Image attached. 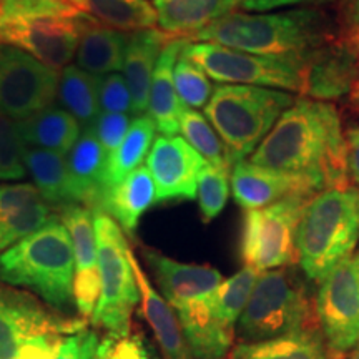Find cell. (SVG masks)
<instances>
[{
	"label": "cell",
	"instance_id": "cell-38",
	"mask_svg": "<svg viewBox=\"0 0 359 359\" xmlns=\"http://www.w3.org/2000/svg\"><path fill=\"white\" fill-rule=\"evenodd\" d=\"M79 13L69 0H2L0 2V24L52 19V17H77Z\"/></svg>",
	"mask_w": 359,
	"mask_h": 359
},
{
	"label": "cell",
	"instance_id": "cell-37",
	"mask_svg": "<svg viewBox=\"0 0 359 359\" xmlns=\"http://www.w3.org/2000/svg\"><path fill=\"white\" fill-rule=\"evenodd\" d=\"M175 90L180 102L190 109H205L213 95L215 87L210 79L195 64L180 55L173 70Z\"/></svg>",
	"mask_w": 359,
	"mask_h": 359
},
{
	"label": "cell",
	"instance_id": "cell-24",
	"mask_svg": "<svg viewBox=\"0 0 359 359\" xmlns=\"http://www.w3.org/2000/svg\"><path fill=\"white\" fill-rule=\"evenodd\" d=\"M155 203L156 193L154 180L147 167L142 165L122 182L103 191L97 212L109 215L128 236H133L142 215Z\"/></svg>",
	"mask_w": 359,
	"mask_h": 359
},
{
	"label": "cell",
	"instance_id": "cell-29",
	"mask_svg": "<svg viewBox=\"0 0 359 359\" xmlns=\"http://www.w3.org/2000/svg\"><path fill=\"white\" fill-rule=\"evenodd\" d=\"M228 359H333L320 330H306L278 338L238 343Z\"/></svg>",
	"mask_w": 359,
	"mask_h": 359
},
{
	"label": "cell",
	"instance_id": "cell-27",
	"mask_svg": "<svg viewBox=\"0 0 359 359\" xmlns=\"http://www.w3.org/2000/svg\"><path fill=\"white\" fill-rule=\"evenodd\" d=\"M24 165L27 173L32 177L34 187L50 208L64 210L82 205L64 155L42 148L25 147Z\"/></svg>",
	"mask_w": 359,
	"mask_h": 359
},
{
	"label": "cell",
	"instance_id": "cell-20",
	"mask_svg": "<svg viewBox=\"0 0 359 359\" xmlns=\"http://www.w3.org/2000/svg\"><path fill=\"white\" fill-rule=\"evenodd\" d=\"M172 39L173 37L161 32L156 27L127 34L122 75L130 88V95H132L133 115H145L156 62H158L163 47Z\"/></svg>",
	"mask_w": 359,
	"mask_h": 359
},
{
	"label": "cell",
	"instance_id": "cell-22",
	"mask_svg": "<svg viewBox=\"0 0 359 359\" xmlns=\"http://www.w3.org/2000/svg\"><path fill=\"white\" fill-rule=\"evenodd\" d=\"M79 29L80 37L75 52L79 69L95 77L122 72L127 32L98 24L82 12L79 15Z\"/></svg>",
	"mask_w": 359,
	"mask_h": 359
},
{
	"label": "cell",
	"instance_id": "cell-45",
	"mask_svg": "<svg viewBox=\"0 0 359 359\" xmlns=\"http://www.w3.org/2000/svg\"><path fill=\"white\" fill-rule=\"evenodd\" d=\"M346 135V165L349 183L359 188V127H353L344 132Z\"/></svg>",
	"mask_w": 359,
	"mask_h": 359
},
{
	"label": "cell",
	"instance_id": "cell-42",
	"mask_svg": "<svg viewBox=\"0 0 359 359\" xmlns=\"http://www.w3.org/2000/svg\"><path fill=\"white\" fill-rule=\"evenodd\" d=\"M97 359H154L148 353L140 334L111 336L102 341L97 351Z\"/></svg>",
	"mask_w": 359,
	"mask_h": 359
},
{
	"label": "cell",
	"instance_id": "cell-31",
	"mask_svg": "<svg viewBox=\"0 0 359 359\" xmlns=\"http://www.w3.org/2000/svg\"><path fill=\"white\" fill-rule=\"evenodd\" d=\"M57 97L64 110L82 125V130L93 127L102 114L98 102V77L79 69L77 65H67L60 70Z\"/></svg>",
	"mask_w": 359,
	"mask_h": 359
},
{
	"label": "cell",
	"instance_id": "cell-7",
	"mask_svg": "<svg viewBox=\"0 0 359 359\" xmlns=\"http://www.w3.org/2000/svg\"><path fill=\"white\" fill-rule=\"evenodd\" d=\"M95 238L100 271V298L92 325L111 336H127L132 330V313L140 304V290L130 263V245L123 230L107 213L95 212Z\"/></svg>",
	"mask_w": 359,
	"mask_h": 359
},
{
	"label": "cell",
	"instance_id": "cell-49",
	"mask_svg": "<svg viewBox=\"0 0 359 359\" xmlns=\"http://www.w3.org/2000/svg\"><path fill=\"white\" fill-rule=\"evenodd\" d=\"M0 2H2V0H0Z\"/></svg>",
	"mask_w": 359,
	"mask_h": 359
},
{
	"label": "cell",
	"instance_id": "cell-15",
	"mask_svg": "<svg viewBox=\"0 0 359 359\" xmlns=\"http://www.w3.org/2000/svg\"><path fill=\"white\" fill-rule=\"evenodd\" d=\"M79 15L0 24V43L20 48L57 70L65 69L77 52Z\"/></svg>",
	"mask_w": 359,
	"mask_h": 359
},
{
	"label": "cell",
	"instance_id": "cell-2",
	"mask_svg": "<svg viewBox=\"0 0 359 359\" xmlns=\"http://www.w3.org/2000/svg\"><path fill=\"white\" fill-rule=\"evenodd\" d=\"M336 32V24L316 7L283 12H231L193 35V42H210L266 57L304 60L309 52Z\"/></svg>",
	"mask_w": 359,
	"mask_h": 359
},
{
	"label": "cell",
	"instance_id": "cell-18",
	"mask_svg": "<svg viewBox=\"0 0 359 359\" xmlns=\"http://www.w3.org/2000/svg\"><path fill=\"white\" fill-rule=\"evenodd\" d=\"M230 185L233 198L245 212L264 208L290 196H313L323 191L321 187L306 175L275 172L253 165L250 160L233 165Z\"/></svg>",
	"mask_w": 359,
	"mask_h": 359
},
{
	"label": "cell",
	"instance_id": "cell-21",
	"mask_svg": "<svg viewBox=\"0 0 359 359\" xmlns=\"http://www.w3.org/2000/svg\"><path fill=\"white\" fill-rule=\"evenodd\" d=\"M128 257L135 278H137L138 290H140L142 313L150 325L151 331H154L156 341H158L163 359H193L175 309L154 288L137 257L133 255L132 248L128 251Z\"/></svg>",
	"mask_w": 359,
	"mask_h": 359
},
{
	"label": "cell",
	"instance_id": "cell-28",
	"mask_svg": "<svg viewBox=\"0 0 359 359\" xmlns=\"http://www.w3.org/2000/svg\"><path fill=\"white\" fill-rule=\"evenodd\" d=\"M15 125L24 147L42 148L64 156L70 154L82 133V125L75 116L53 105Z\"/></svg>",
	"mask_w": 359,
	"mask_h": 359
},
{
	"label": "cell",
	"instance_id": "cell-36",
	"mask_svg": "<svg viewBox=\"0 0 359 359\" xmlns=\"http://www.w3.org/2000/svg\"><path fill=\"white\" fill-rule=\"evenodd\" d=\"M230 167H219L206 161L196 187L200 213L203 223L213 222L223 212L230 196Z\"/></svg>",
	"mask_w": 359,
	"mask_h": 359
},
{
	"label": "cell",
	"instance_id": "cell-41",
	"mask_svg": "<svg viewBox=\"0 0 359 359\" xmlns=\"http://www.w3.org/2000/svg\"><path fill=\"white\" fill-rule=\"evenodd\" d=\"M130 123H132V120L127 114H100L95 125H93V132H95L103 148V154L107 156V168H109V163L114 158L118 147L122 145Z\"/></svg>",
	"mask_w": 359,
	"mask_h": 359
},
{
	"label": "cell",
	"instance_id": "cell-5",
	"mask_svg": "<svg viewBox=\"0 0 359 359\" xmlns=\"http://www.w3.org/2000/svg\"><path fill=\"white\" fill-rule=\"evenodd\" d=\"M294 100V93L275 88L251 85L215 87L203 115L223 142L230 167L253 155Z\"/></svg>",
	"mask_w": 359,
	"mask_h": 359
},
{
	"label": "cell",
	"instance_id": "cell-39",
	"mask_svg": "<svg viewBox=\"0 0 359 359\" xmlns=\"http://www.w3.org/2000/svg\"><path fill=\"white\" fill-rule=\"evenodd\" d=\"M24 151L25 147L17 132L15 122L0 114V182L25 178Z\"/></svg>",
	"mask_w": 359,
	"mask_h": 359
},
{
	"label": "cell",
	"instance_id": "cell-11",
	"mask_svg": "<svg viewBox=\"0 0 359 359\" xmlns=\"http://www.w3.org/2000/svg\"><path fill=\"white\" fill-rule=\"evenodd\" d=\"M314 306L320 333L333 359L359 346V251L320 283Z\"/></svg>",
	"mask_w": 359,
	"mask_h": 359
},
{
	"label": "cell",
	"instance_id": "cell-8",
	"mask_svg": "<svg viewBox=\"0 0 359 359\" xmlns=\"http://www.w3.org/2000/svg\"><path fill=\"white\" fill-rule=\"evenodd\" d=\"M183 58L195 64L219 85H251L299 93L303 62L293 57H266L235 50L223 45L188 40Z\"/></svg>",
	"mask_w": 359,
	"mask_h": 359
},
{
	"label": "cell",
	"instance_id": "cell-19",
	"mask_svg": "<svg viewBox=\"0 0 359 359\" xmlns=\"http://www.w3.org/2000/svg\"><path fill=\"white\" fill-rule=\"evenodd\" d=\"M53 215L32 183H0V253L43 226Z\"/></svg>",
	"mask_w": 359,
	"mask_h": 359
},
{
	"label": "cell",
	"instance_id": "cell-44",
	"mask_svg": "<svg viewBox=\"0 0 359 359\" xmlns=\"http://www.w3.org/2000/svg\"><path fill=\"white\" fill-rule=\"evenodd\" d=\"M334 2V0H243L241 2V8L246 12H269L275 8H285V7H299V6H320V4Z\"/></svg>",
	"mask_w": 359,
	"mask_h": 359
},
{
	"label": "cell",
	"instance_id": "cell-16",
	"mask_svg": "<svg viewBox=\"0 0 359 359\" xmlns=\"http://www.w3.org/2000/svg\"><path fill=\"white\" fill-rule=\"evenodd\" d=\"M142 253L154 271L161 296L175 311L210 302L223 281L222 273L208 264L180 263L147 246Z\"/></svg>",
	"mask_w": 359,
	"mask_h": 359
},
{
	"label": "cell",
	"instance_id": "cell-40",
	"mask_svg": "<svg viewBox=\"0 0 359 359\" xmlns=\"http://www.w3.org/2000/svg\"><path fill=\"white\" fill-rule=\"evenodd\" d=\"M98 102L102 114H130L132 95L120 72L98 77Z\"/></svg>",
	"mask_w": 359,
	"mask_h": 359
},
{
	"label": "cell",
	"instance_id": "cell-1",
	"mask_svg": "<svg viewBox=\"0 0 359 359\" xmlns=\"http://www.w3.org/2000/svg\"><path fill=\"white\" fill-rule=\"evenodd\" d=\"M346 130L333 103L296 97L250 161L281 173L306 175L321 190L348 188Z\"/></svg>",
	"mask_w": 359,
	"mask_h": 359
},
{
	"label": "cell",
	"instance_id": "cell-6",
	"mask_svg": "<svg viewBox=\"0 0 359 359\" xmlns=\"http://www.w3.org/2000/svg\"><path fill=\"white\" fill-rule=\"evenodd\" d=\"M306 330H320L314 299L302 278L288 268L259 273L236 323L240 343H257Z\"/></svg>",
	"mask_w": 359,
	"mask_h": 359
},
{
	"label": "cell",
	"instance_id": "cell-34",
	"mask_svg": "<svg viewBox=\"0 0 359 359\" xmlns=\"http://www.w3.org/2000/svg\"><path fill=\"white\" fill-rule=\"evenodd\" d=\"M98 346L100 339L97 331L82 327L72 334L34 344L17 359H97Z\"/></svg>",
	"mask_w": 359,
	"mask_h": 359
},
{
	"label": "cell",
	"instance_id": "cell-43",
	"mask_svg": "<svg viewBox=\"0 0 359 359\" xmlns=\"http://www.w3.org/2000/svg\"><path fill=\"white\" fill-rule=\"evenodd\" d=\"M336 32L359 39V0H338Z\"/></svg>",
	"mask_w": 359,
	"mask_h": 359
},
{
	"label": "cell",
	"instance_id": "cell-32",
	"mask_svg": "<svg viewBox=\"0 0 359 359\" xmlns=\"http://www.w3.org/2000/svg\"><path fill=\"white\" fill-rule=\"evenodd\" d=\"M155 133L156 127L150 120V116H135L122 145L118 147V150L109 163V168H107L105 190L115 183L122 182L125 177H128L130 173L142 167L143 160L150 154V148L156 138Z\"/></svg>",
	"mask_w": 359,
	"mask_h": 359
},
{
	"label": "cell",
	"instance_id": "cell-25",
	"mask_svg": "<svg viewBox=\"0 0 359 359\" xmlns=\"http://www.w3.org/2000/svg\"><path fill=\"white\" fill-rule=\"evenodd\" d=\"M188 40L190 39L178 37L168 40L155 67L150 95H148L147 116H150L161 135H178L180 132V115H182L183 103L180 102L175 90L173 70Z\"/></svg>",
	"mask_w": 359,
	"mask_h": 359
},
{
	"label": "cell",
	"instance_id": "cell-13",
	"mask_svg": "<svg viewBox=\"0 0 359 359\" xmlns=\"http://www.w3.org/2000/svg\"><path fill=\"white\" fill-rule=\"evenodd\" d=\"M359 82V39L334 32L304 58L299 97L341 102Z\"/></svg>",
	"mask_w": 359,
	"mask_h": 359
},
{
	"label": "cell",
	"instance_id": "cell-23",
	"mask_svg": "<svg viewBox=\"0 0 359 359\" xmlns=\"http://www.w3.org/2000/svg\"><path fill=\"white\" fill-rule=\"evenodd\" d=\"M243 0H154L156 29L173 39H190L205 27L235 12Z\"/></svg>",
	"mask_w": 359,
	"mask_h": 359
},
{
	"label": "cell",
	"instance_id": "cell-33",
	"mask_svg": "<svg viewBox=\"0 0 359 359\" xmlns=\"http://www.w3.org/2000/svg\"><path fill=\"white\" fill-rule=\"evenodd\" d=\"M258 275L259 273L255 271L253 268L245 266L233 276L223 280L222 285L218 286L217 293L213 296V311L224 330L231 331V333L236 331V323L248 303Z\"/></svg>",
	"mask_w": 359,
	"mask_h": 359
},
{
	"label": "cell",
	"instance_id": "cell-35",
	"mask_svg": "<svg viewBox=\"0 0 359 359\" xmlns=\"http://www.w3.org/2000/svg\"><path fill=\"white\" fill-rule=\"evenodd\" d=\"M180 132H182V137L203 156L205 161L219 165V167H230L223 142L219 140L212 123L198 110L183 105L182 115H180Z\"/></svg>",
	"mask_w": 359,
	"mask_h": 359
},
{
	"label": "cell",
	"instance_id": "cell-10",
	"mask_svg": "<svg viewBox=\"0 0 359 359\" xmlns=\"http://www.w3.org/2000/svg\"><path fill=\"white\" fill-rule=\"evenodd\" d=\"M85 327V320L64 318L32 293L0 283V359H17L25 349Z\"/></svg>",
	"mask_w": 359,
	"mask_h": 359
},
{
	"label": "cell",
	"instance_id": "cell-30",
	"mask_svg": "<svg viewBox=\"0 0 359 359\" xmlns=\"http://www.w3.org/2000/svg\"><path fill=\"white\" fill-rule=\"evenodd\" d=\"M69 2L90 19L120 32L128 34L155 29L158 22L154 4L148 0H69Z\"/></svg>",
	"mask_w": 359,
	"mask_h": 359
},
{
	"label": "cell",
	"instance_id": "cell-48",
	"mask_svg": "<svg viewBox=\"0 0 359 359\" xmlns=\"http://www.w3.org/2000/svg\"><path fill=\"white\" fill-rule=\"evenodd\" d=\"M358 201H359V188H358Z\"/></svg>",
	"mask_w": 359,
	"mask_h": 359
},
{
	"label": "cell",
	"instance_id": "cell-46",
	"mask_svg": "<svg viewBox=\"0 0 359 359\" xmlns=\"http://www.w3.org/2000/svg\"><path fill=\"white\" fill-rule=\"evenodd\" d=\"M348 105H349V109H351L354 114H358V116H359V82L356 87H354L351 95L348 97Z\"/></svg>",
	"mask_w": 359,
	"mask_h": 359
},
{
	"label": "cell",
	"instance_id": "cell-17",
	"mask_svg": "<svg viewBox=\"0 0 359 359\" xmlns=\"http://www.w3.org/2000/svg\"><path fill=\"white\" fill-rule=\"evenodd\" d=\"M60 212L62 222L69 230L72 245H74V302L82 320H87V318H92L98 298H100L95 215L82 205L69 206Z\"/></svg>",
	"mask_w": 359,
	"mask_h": 359
},
{
	"label": "cell",
	"instance_id": "cell-47",
	"mask_svg": "<svg viewBox=\"0 0 359 359\" xmlns=\"http://www.w3.org/2000/svg\"><path fill=\"white\" fill-rule=\"evenodd\" d=\"M346 359H359V346L356 349H353Z\"/></svg>",
	"mask_w": 359,
	"mask_h": 359
},
{
	"label": "cell",
	"instance_id": "cell-26",
	"mask_svg": "<svg viewBox=\"0 0 359 359\" xmlns=\"http://www.w3.org/2000/svg\"><path fill=\"white\" fill-rule=\"evenodd\" d=\"M65 158L82 205L95 213L107 187V156L93 127L82 130L77 143Z\"/></svg>",
	"mask_w": 359,
	"mask_h": 359
},
{
	"label": "cell",
	"instance_id": "cell-12",
	"mask_svg": "<svg viewBox=\"0 0 359 359\" xmlns=\"http://www.w3.org/2000/svg\"><path fill=\"white\" fill-rule=\"evenodd\" d=\"M60 70L12 45L0 43V114L12 122L53 105Z\"/></svg>",
	"mask_w": 359,
	"mask_h": 359
},
{
	"label": "cell",
	"instance_id": "cell-4",
	"mask_svg": "<svg viewBox=\"0 0 359 359\" xmlns=\"http://www.w3.org/2000/svg\"><path fill=\"white\" fill-rule=\"evenodd\" d=\"M359 243L358 188H330L304 206L296 233L298 263L308 280L320 283L354 255Z\"/></svg>",
	"mask_w": 359,
	"mask_h": 359
},
{
	"label": "cell",
	"instance_id": "cell-3",
	"mask_svg": "<svg viewBox=\"0 0 359 359\" xmlns=\"http://www.w3.org/2000/svg\"><path fill=\"white\" fill-rule=\"evenodd\" d=\"M74 275V245L60 215L0 253V283L30 290L60 314L75 304Z\"/></svg>",
	"mask_w": 359,
	"mask_h": 359
},
{
	"label": "cell",
	"instance_id": "cell-14",
	"mask_svg": "<svg viewBox=\"0 0 359 359\" xmlns=\"http://www.w3.org/2000/svg\"><path fill=\"white\" fill-rule=\"evenodd\" d=\"M205 158L180 135H160L147 156V170L154 180L156 203L195 200Z\"/></svg>",
	"mask_w": 359,
	"mask_h": 359
},
{
	"label": "cell",
	"instance_id": "cell-9",
	"mask_svg": "<svg viewBox=\"0 0 359 359\" xmlns=\"http://www.w3.org/2000/svg\"><path fill=\"white\" fill-rule=\"evenodd\" d=\"M311 196H290L264 208L246 210L240 253L245 266L264 273L298 263L296 233Z\"/></svg>",
	"mask_w": 359,
	"mask_h": 359
}]
</instances>
